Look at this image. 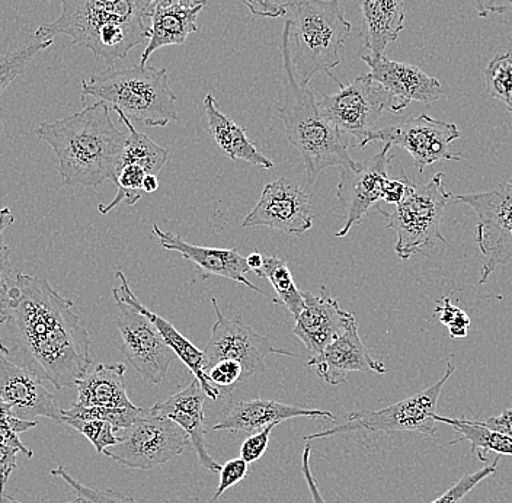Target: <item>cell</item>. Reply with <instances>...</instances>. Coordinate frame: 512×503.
I'll return each instance as SVG.
<instances>
[{"label": "cell", "instance_id": "obj_1", "mask_svg": "<svg viewBox=\"0 0 512 503\" xmlns=\"http://www.w3.org/2000/svg\"><path fill=\"white\" fill-rule=\"evenodd\" d=\"M73 306L44 278L19 272L0 320V352L59 392L92 365L91 336Z\"/></svg>", "mask_w": 512, "mask_h": 503}, {"label": "cell", "instance_id": "obj_2", "mask_svg": "<svg viewBox=\"0 0 512 503\" xmlns=\"http://www.w3.org/2000/svg\"><path fill=\"white\" fill-rule=\"evenodd\" d=\"M110 111L107 104L96 101L70 117L38 126V139L56 153L60 178L67 187L96 188L107 179L115 182L127 133L117 130Z\"/></svg>", "mask_w": 512, "mask_h": 503}, {"label": "cell", "instance_id": "obj_3", "mask_svg": "<svg viewBox=\"0 0 512 503\" xmlns=\"http://www.w3.org/2000/svg\"><path fill=\"white\" fill-rule=\"evenodd\" d=\"M152 0H62V14L56 21L35 31V41L54 40L67 35L72 46L92 51L96 59L114 69L134 47L149 38Z\"/></svg>", "mask_w": 512, "mask_h": 503}, {"label": "cell", "instance_id": "obj_4", "mask_svg": "<svg viewBox=\"0 0 512 503\" xmlns=\"http://www.w3.org/2000/svg\"><path fill=\"white\" fill-rule=\"evenodd\" d=\"M290 25L284 22L281 56L284 67V104L277 108L286 127L288 142L302 155L307 182L313 185L320 173L332 166H351L350 137L320 114L316 96L297 80L288 47Z\"/></svg>", "mask_w": 512, "mask_h": 503}, {"label": "cell", "instance_id": "obj_5", "mask_svg": "<svg viewBox=\"0 0 512 503\" xmlns=\"http://www.w3.org/2000/svg\"><path fill=\"white\" fill-rule=\"evenodd\" d=\"M284 6L294 75L307 86L316 73H328L341 64L351 24L339 0H287Z\"/></svg>", "mask_w": 512, "mask_h": 503}, {"label": "cell", "instance_id": "obj_6", "mask_svg": "<svg viewBox=\"0 0 512 503\" xmlns=\"http://www.w3.org/2000/svg\"><path fill=\"white\" fill-rule=\"evenodd\" d=\"M94 98L110 110L126 115L131 123L144 127H165L178 121L176 96L169 88L168 69L136 64L82 80V99Z\"/></svg>", "mask_w": 512, "mask_h": 503}, {"label": "cell", "instance_id": "obj_7", "mask_svg": "<svg viewBox=\"0 0 512 503\" xmlns=\"http://www.w3.org/2000/svg\"><path fill=\"white\" fill-rule=\"evenodd\" d=\"M451 200L453 194L444 185V173H435L427 184L418 185L412 181L405 198L392 213L379 208L380 214L389 217L387 229L395 230V252L402 261H408L418 253L427 255L435 248L437 240L448 245L440 227L446 205Z\"/></svg>", "mask_w": 512, "mask_h": 503}, {"label": "cell", "instance_id": "obj_8", "mask_svg": "<svg viewBox=\"0 0 512 503\" xmlns=\"http://www.w3.org/2000/svg\"><path fill=\"white\" fill-rule=\"evenodd\" d=\"M454 371H456V367L453 362L448 361L446 374L428 389L421 390L414 396L406 397V399L384 409L374 410V412H367V410L352 412L342 424L307 435L304 440H320V438H331L335 435L357 431L373 432V434L374 432H384V434L415 432L424 437L435 438L438 429V422L435 421L438 400H440L443 387L453 376Z\"/></svg>", "mask_w": 512, "mask_h": 503}, {"label": "cell", "instance_id": "obj_9", "mask_svg": "<svg viewBox=\"0 0 512 503\" xmlns=\"http://www.w3.org/2000/svg\"><path fill=\"white\" fill-rule=\"evenodd\" d=\"M124 431L120 442L108 447L104 454L128 469H155L181 456L191 445L181 426L152 408L142 409L134 424Z\"/></svg>", "mask_w": 512, "mask_h": 503}, {"label": "cell", "instance_id": "obj_10", "mask_svg": "<svg viewBox=\"0 0 512 503\" xmlns=\"http://www.w3.org/2000/svg\"><path fill=\"white\" fill-rule=\"evenodd\" d=\"M328 75L338 83L339 89L318 102L320 114L342 133L357 139L358 149H364L368 137L379 128L377 124L384 111H395V101L368 73L358 76L348 85L339 82L332 73Z\"/></svg>", "mask_w": 512, "mask_h": 503}, {"label": "cell", "instance_id": "obj_11", "mask_svg": "<svg viewBox=\"0 0 512 503\" xmlns=\"http://www.w3.org/2000/svg\"><path fill=\"white\" fill-rule=\"evenodd\" d=\"M453 201L469 205L478 216L476 245L483 255L479 284H485L496 268L512 262V182L482 194L453 195Z\"/></svg>", "mask_w": 512, "mask_h": 503}, {"label": "cell", "instance_id": "obj_12", "mask_svg": "<svg viewBox=\"0 0 512 503\" xmlns=\"http://www.w3.org/2000/svg\"><path fill=\"white\" fill-rule=\"evenodd\" d=\"M211 304L216 312V322L203 351L204 371L222 360L238 361L243 368V380H246L267 370L265 358L270 355L296 357L286 349L274 348L267 336L259 335L251 326L243 323L242 317L229 319L224 316L216 299L211 300Z\"/></svg>", "mask_w": 512, "mask_h": 503}, {"label": "cell", "instance_id": "obj_13", "mask_svg": "<svg viewBox=\"0 0 512 503\" xmlns=\"http://www.w3.org/2000/svg\"><path fill=\"white\" fill-rule=\"evenodd\" d=\"M460 130L456 124L435 120L430 115L409 118L402 123L377 128L367 144L382 142L390 146L402 147L414 159L419 173L432 163L443 160H463L459 153L450 150V144L459 139Z\"/></svg>", "mask_w": 512, "mask_h": 503}, {"label": "cell", "instance_id": "obj_14", "mask_svg": "<svg viewBox=\"0 0 512 503\" xmlns=\"http://www.w3.org/2000/svg\"><path fill=\"white\" fill-rule=\"evenodd\" d=\"M114 294V293H112ZM117 317L115 325L123 338L121 351L126 355L134 370L150 384H160L165 380L169 367L176 360V355L156 326L114 294Z\"/></svg>", "mask_w": 512, "mask_h": 503}, {"label": "cell", "instance_id": "obj_15", "mask_svg": "<svg viewBox=\"0 0 512 503\" xmlns=\"http://www.w3.org/2000/svg\"><path fill=\"white\" fill-rule=\"evenodd\" d=\"M390 147L384 144L383 149L366 162H354L342 168L336 195L345 208V224L335 233L336 237L347 236L352 227L367 216L368 210L382 200L384 184L390 178L392 162L396 159L395 155H389Z\"/></svg>", "mask_w": 512, "mask_h": 503}, {"label": "cell", "instance_id": "obj_16", "mask_svg": "<svg viewBox=\"0 0 512 503\" xmlns=\"http://www.w3.org/2000/svg\"><path fill=\"white\" fill-rule=\"evenodd\" d=\"M312 226L309 195L286 178L275 179L264 188L258 204L242 223V229L270 227L290 235H302Z\"/></svg>", "mask_w": 512, "mask_h": 503}, {"label": "cell", "instance_id": "obj_17", "mask_svg": "<svg viewBox=\"0 0 512 503\" xmlns=\"http://www.w3.org/2000/svg\"><path fill=\"white\" fill-rule=\"evenodd\" d=\"M40 377L9 361L0 352V400L11 406L12 415L24 421L51 419L62 424V410Z\"/></svg>", "mask_w": 512, "mask_h": 503}, {"label": "cell", "instance_id": "obj_18", "mask_svg": "<svg viewBox=\"0 0 512 503\" xmlns=\"http://www.w3.org/2000/svg\"><path fill=\"white\" fill-rule=\"evenodd\" d=\"M367 64L374 82L392 95L395 101V114L409 107L411 102L432 104L443 95L440 80L422 72L419 67L408 63L393 62L387 57H374L371 54L361 57Z\"/></svg>", "mask_w": 512, "mask_h": 503}, {"label": "cell", "instance_id": "obj_19", "mask_svg": "<svg viewBox=\"0 0 512 503\" xmlns=\"http://www.w3.org/2000/svg\"><path fill=\"white\" fill-rule=\"evenodd\" d=\"M306 367L315 370L316 374L331 386L347 383L348 374L355 371H373L376 374H386L389 371L383 362L371 357L366 345L361 341L355 317L338 338L326 346L319 355L310 358Z\"/></svg>", "mask_w": 512, "mask_h": 503}, {"label": "cell", "instance_id": "obj_20", "mask_svg": "<svg viewBox=\"0 0 512 503\" xmlns=\"http://www.w3.org/2000/svg\"><path fill=\"white\" fill-rule=\"evenodd\" d=\"M302 294L304 307L291 333L306 345L312 357H316L347 329L355 316L341 309L326 287H322L320 296H313L309 291H302Z\"/></svg>", "mask_w": 512, "mask_h": 503}, {"label": "cell", "instance_id": "obj_21", "mask_svg": "<svg viewBox=\"0 0 512 503\" xmlns=\"http://www.w3.org/2000/svg\"><path fill=\"white\" fill-rule=\"evenodd\" d=\"M206 399L207 394L201 389L200 381L194 378L185 389L172 394L163 402L156 403L152 410L181 426L187 432L192 450L197 454L201 466L210 473H219L222 464L210 456L206 442Z\"/></svg>", "mask_w": 512, "mask_h": 503}, {"label": "cell", "instance_id": "obj_22", "mask_svg": "<svg viewBox=\"0 0 512 503\" xmlns=\"http://www.w3.org/2000/svg\"><path fill=\"white\" fill-rule=\"evenodd\" d=\"M153 235L158 237L163 249L178 252L187 261L192 262L195 267L200 269L204 278L211 277V275L227 278V280L245 285L256 293L268 297L246 278V274H249L251 269L246 264V258L240 255L238 249L206 248V246L191 245L176 233L163 232L156 223L153 224Z\"/></svg>", "mask_w": 512, "mask_h": 503}, {"label": "cell", "instance_id": "obj_23", "mask_svg": "<svg viewBox=\"0 0 512 503\" xmlns=\"http://www.w3.org/2000/svg\"><path fill=\"white\" fill-rule=\"evenodd\" d=\"M293 418H326L336 421L329 410L307 409L275 400H239L227 406L213 431L256 432L268 425H280Z\"/></svg>", "mask_w": 512, "mask_h": 503}, {"label": "cell", "instance_id": "obj_24", "mask_svg": "<svg viewBox=\"0 0 512 503\" xmlns=\"http://www.w3.org/2000/svg\"><path fill=\"white\" fill-rule=\"evenodd\" d=\"M117 277L118 280H120V287H115L114 290H112V293L117 294L121 300L126 301L127 304H130L131 307H134V309H136L137 312L142 313L143 316H146L147 319L156 326V329H158L163 341H165L166 345L174 351L176 358H179V360L184 362V364L187 365V368H190L194 377L200 381L201 389H203L204 393L207 394L208 399H219L220 390L208 381L206 371H204L203 351H200L197 346L188 341L182 333L176 331L175 326L172 325L171 322H168V320L163 319V317L156 315L152 310L143 306L139 299L134 296L133 291H131L130 284H128L126 275H124L123 271H118Z\"/></svg>", "mask_w": 512, "mask_h": 503}, {"label": "cell", "instance_id": "obj_25", "mask_svg": "<svg viewBox=\"0 0 512 503\" xmlns=\"http://www.w3.org/2000/svg\"><path fill=\"white\" fill-rule=\"evenodd\" d=\"M206 2L200 5H150L149 11V43L144 48L140 64H146L153 53L159 48L169 46H182L190 34L198 31V14L203 11Z\"/></svg>", "mask_w": 512, "mask_h": 503}, {"label": "cell", "instance_id": "obj_26", "mask_svg": "<svg viewBox=\"0 0 512 503\" xmlns=\"http://www.w3.org/2000/svg\"><path fill=\"white\" fill-rule=\"evenodd\" d=\"M361 44L371 56L382 57L405 28V0H360Z\"/></svg>", "mask_w": 512, "mask_h": 503}, {"label": "cell", "instance_id": "obj_27", "mask_svg": "<svg viewBox=\"0 0 512 503\" xmlns=\"http://www.w3.org/2000/svg\"><path fill=\"white\" fill-rule=\"evenodd\" d=\"M127 367L117 364L96 365L91 373L76 381L78 399L76 405L85 408H134L127 394Z\"/></svg>", "mask_w": 512, "mask_h": 503}, {"label": "cell", "instance_id": "obj_28", "mask_svg": "<svg viewBox=\"0 0 512 503\" xmlns=\"http://www.w3.org/2000/svg\"><path fill=\"white\" fill-rule=\"evenodd\" d=\"M204 111L211 137L223 155L232 160H243L256 168H274V162L248 139L245 128L240 127L219 110L213 95L208 94L204 99Z\"/></svg>", "mask_w": 512, "mask_h": 503}, {"label": "cell", "instance_id": "obj_29", "mask_svg": "<svg viewBox=\"0 0 512 503\" xmlns=\"http://www.w3.org/2000/svg\"><path fill=\"white\" fill-rule=\"evenodd\" d=\"M435 421L438 424L450 425L454 431L459 432V440L451 441L450 445L463 441L470 442L473 456L478 457L482 463H488V454L491 453H495L496 456L512 457V438L491 431L486 426L480 425L479 421H470L467 418H446L438 413Z\"/></svg>", "mask_w": 512, "mask_h": 503}, {"label": "cell", "instance_id": "obj_30", "mask_svg": "<svg viewBox=\"0 0 512 503\" xmlns=\"http://www.w3.org/2000/svg\"><path fill=\"white\" fill-rule=\"evenodd\" d=\"M117 114L121 123L127 127V142L123 153H121L118 171H120L121 166L134 163V165L142 166L147 175L158 176V173L168 162V150L152 142L146 134L140 133L126 115L121 114V112H117Z\"/></svg>", "mask_w": 512, "mask_h": 503}, {"label": "cell", "instance_id": "obj_31", "mask_svg": "<svg viewBox=\"0 0 512 503\" xmlns=\"http://www.w3.org/2000/svg\"><path fill=\"white\" fill-rule=\"evenodd\" d=\"M255 274L268 280V283L274 288L275 294H277V299L272 300L274 303L283 304L294 319L302 313L303 294L294 283L293 274L284 259L267 256L264 258V265Z\"/></svg>", "mask_w": 512, "mask_h": 503}, {"label": "cell", "instance_id": "obj_32", "mask_svg": "<svg viewBox=\"0 0 512 503\" xmlns=\"http://www.w3.org/2000/svg\"><path fill=\"white\" fill-rule=\"evenodd\" d=\"M489 95L502 102L512 115V51L499 54L485 69Z\"/></svg>", "mask_w": 512, "mask_h": 503}, {"label": "cell", "instance_id": "obj_33", "mask_svg": "<svg viewBox=\"0 0 512 503\" xmlns=\"http://www.w3.org/2000/svg\"><path fill=\"white\" fill-rule=\"evenodd\" d=\"M140 412H142V409L137 408V406L123 409L85 408V406L73 403L72 408L62 410V416L63 418L82 419V421L98 419V421L108 422V424L114 426L115 431H118V429H127L128 426L133 425Z\"/></svg>", "mask_w": 512, "mask_h": 503}, {"label": "cell", "instance_id": "obj_34", "mask_svg": "<svg viewBox=\"0 0 512 503\" xmlns=\"http://www.w3.org/2000/svg\"><path fill=\"white\" fill-rule=\"evenodd\" d=\"M53 43L54 40L37 41V43L31 44V46L21 48V50H16L11 54H6L3 59H0V95L6 91V88L18 76L25 72L28 64L37 57V54L53 46Z\"/></svg>", "mask_w": 512, "mask_h": 503}, {"label": "cell", "instance_id": "obj_35", "mask_svg": "<svg viewBox=\"0 0 512 503\" xmlns=\"http://www.w3.org/2000/svg\"><path fill=\"white\" fill-rule=\"evenodd\" d=\"M51 474L60 477L69 485V488L75 492L76 503H137L131 496L115 492L112 489H92L80 483L70 474L69 469L59 466L51 470Z\"/></svg>", "mask_w": 512, "mask_h": 503}, {"label": "cell", "instance_id": "obj_36", "mask_svg": "<svg viewBox=\"0 0 512 503\" xmlns=\"http://www.w3.org/2000/svg\"><path fill=\"white\" fill-rule=\"evenodd\" d=\"M15 217L8 207L0 208V320L9 303V293L15 284L12 278L11 251L5 242V230L14 224Z\"/></svg>", "mask_w": 512, "mask_h": 503}, {"label": "cell", "instance_id": "obj_37", "mask_svg": "<svg viewBox=\"0 0 512 503\" xmlns=\"http://www.w3.org/2000/svg\"><path fill=\"white\" fill-rule=\"evenodd\" d=\"M62 424L70 426V428L78 431L80 435L88 438L98 454H104L108 447L118 444L121 440L120 437H115L114 426L105 421H98V419L82 421V419L63 418L62 416Z\"/></svg>", "mask_w": 512, "mask_h": 503}, {"label": "cell", "instance_id": "obj_38", "mask_svg": "<svg viewBox=\"0 0 512 503\" xmlns=\"http://www.w3.org/2000/svg\"><path fill=\"white\" fill-rule=\"evenodd\" d=\"M496 461L491 466H485L483 469L478 470L475 473H466L459 480V482L454 483L447 492H444L440 498L435 499L434 502L431 503H459L472 492L476 486L479 485L483 480L488 479V477L494 476V474L498 473V467H496Z\"/></svg>", "mask_w": 512, "mask_h": 503}, {"label": "cell", "instance_id": "obj_39", "mask_svg": "<svg viewBox=\"0 0 512 503\" xmlns=\"http://www.w3.org/2000/svg\"><path fill=\"white\" fill-rule=\"evenodd\" d=\"M435 315L443 325L448 326L451 338H466L470 328V319L463 310L453 306L451 296L443 297V306H437Z\"/></svg>", "mask_w": 512, "mask_h": 503}, {"label": "cell", "instance_id": "obj_40", "mask_svg": "<svg viewBox=\"0 0 512 503\" xmlns=\"http://www.w3.org/2000/svg\"><path fill=\"white\" fill-rule=\"evenodd\" d=\"M206 376L208 381L217 389H220V387L229 389L233 384L243 380V368L238 361L222 360L216 362L210 370H207Z\"/></svg>", "mask_w": 512, "mask_h": 503}, {"label": "cell", "instance_id": "obj_41", "mask_svg": "<svg viewBox=\"0 0 512 503\" xmlns=\"http://www.w3.org/2000/svg\"><path fill=\"white\" fill-rule=\"evenodd\" d=\"M220 483L211 502H216L226 490L235 488L249 474V464L242 458H233L227 461L220 469Z\"/></svg>", "mask_w": 512, "mask_h": 503}, {"label": "cell", "instance_id": "obj_42", "mask_svg": "<svg viewBox=\"0 0 512 503\" xmlns=\"http://www.w3.org/2000/svg\"><path fill=\"white\" fill-rule=\"evenodd\" d=\"M275 426L278 425L265 426V428L256 431L251 437L246 438L240 445V458L248 464H254L255 461L264 456L268 444H270L271 432L274 431Z\"/></svg>", "mask_w": 512, "mask_h": 503}, {"label": "cell", "instance_id": "obj_43", "mask_svg": "<svg viewBox=\"0 0 512 503\" xmlns=\"http://www.w3.org/2000/svg\"><path fill=\"white\" fill-rule=\"evenodd\" d=\"M399 178H389L384 184L382 200L390 205H398L405 198L406 192L411 187L412 181L406 176L400 166Z\"/></svg>", "mask_w": 512, "mask_h": 503}, {"label": "cell", "instance_id": "obj_44", "mask_svg": "<svg viewBox=\"0 0 512 503\" xmlns=\"http://www.w3.org/2000/svg\"><path fill=\"white\" fill-rule=\"evenodd\" d=\"M249 11L258 18L278 19L286 16V6L278 0H242Z\"/></svg>", "mask_w": 512, "mask_h": 503}, {"label": "cell", "instance_id": "obj_45", "mask_svg": "<svg viewBox=\"0 0 512 503\" xmlns=\"http://www.w3.org/2000/svg\"><path fill=\"white\" fill-rule=\"evenodd\" d=\"M310 451H312V445L307 442V444L304 445L302 456V473L304 480H306L307 488H309L310 496H312V503H326L325 498H323L322 493H320L318 483H316L315 477H313L312 470H310Z\"/></svg>", "mask_w": 512, "mask_h": 503}, {"label": "cell", "instance_id": "obj_46", "mask_svg": "<svg viewBox=\"0 0 512 503\" xmlns=\"http://www.w3.org/2000/svg\"><path fill=\"white\" fill-rule=\"evenodd\" d=\"M19 451L15 448L0 444V492H5L9 476L16 469V456Z\"/></svg>", "mask_w": 512, "mask_h": 503}, {"label": "cell", "instance_id": "obj_47", "mask_svg": "<svg viewBox=\"0 0 512 503\" xmlns=\"http://www.w3.org/2000/svg\"><path fill=\"white\" fill-rule=\"evenodd\" d=\"M479 424L486 426L491 431L498 432V434L505 435V437L512 438V408L505 409L501 415L489 418L488 421H479Z\"/></svg>", "mask_w": 512, "mask_h": 503}, {"label": "cell", "instance_id": "obj_48", "mask_svg": "<svg viewBox=\"0 0 512 503\" xmlns=\"http://www.w3.org/2000/svg\"><path fill=\"white\" fill-rule=\"evenodd\" d=\"M480 18H486L489 14L502 15L512 12V0H482L478 8Z\"/></svg>", "mask_w": 512, "mask_h": 503}, {"label": "cell", "instance_id": "obj_49", "mask_svg": "<svg viewBox=\"0 0 512 503\" xmlns=\"http://www.w3.org/2000/svg\"><path fill=\"white\" fill-rule=\"evenodd\" d=\"M206 2V0H152V5H160V6H169V5H179V6H187V8H192V6L200 5V3Z\"/></svg>", "mask_w": 512, "mask_h": 503}, {"label": "cell", "instance_id": "obj_50", "mask_svg": "<svg viewBox=\"0 0 512 503\" xmlns=\"http://www.w3.org/2000/svg\"><path fill=\"white\" fill-rule=\"evenodd\" d=\"M159 182L158 176L156 175H146L144 176V181L142 185V191L146 192V194H153V192L158 191Z\"/></svg>", "mask_w": 512, "mask_h": 503}, {"label": "cell", "instance_id": "obj_51", "mask_svg": "<svg viewBox=\"0 0 512 503\" xmlns=\"http://www.w3.org/2000/svg\"><path fill=\"white\" fill-rule=\"evenodd\" d=\"M246 264L252 272L259 271L264 265V256L259 252H252L251 255L246 258Z\"/></svg>", "mask_w": 512, "mask_h": 503}, {"label": "cell", "instance_id": "obj_52", "mask_svg": "<svg viewBox=\"0 0 512 503\" xmlns=\"http://www.w3.org/2000/svg\"><path fill=\"white\" fill-rule=\"evenodd\" d=\"M12 415V409L11 406L6 405V403H3L2 400H0V422L6 421V419L11 418Z\"/></svg>", "mask_w": 512, "mask_h": 503}, {"label": "cell", "instance_id": "obj_53", "mask_svg": "<svg viewBox=\"0 0 512 503\" xmlns=\"http://www.w3.org/2000/svg\"><path fill=\"white\" fill-rule=\"evenodd\" d=\"M0 503H22V502H19L18 499L14 498V496L6 495L5 492H0Z\"/></svg>", "mask_w": 512, "mask_h": 503}, {"label": "cell", "instance_id": "obj_54", "mask_svg": "<svg viewBox=\"0 0 512 503\" xmlns=\"http://www.w3.org/2000/svg\"><path fill=\"white\" fill-rule=\"evenodd\" d=\"M475 2H476V6H478V8H479L480 3H482V0H475Z\"/></svg>", "mask_w": 512, "mask_h": 503}, {"label": "cell", "instance_id": "obj_55", "mask_svg": "<svg viewBox=\"0 0 512 503\" xmlns=\"http://www.w3.org/2000/svg\"><path fill=\"white\" fill-rule=\"evenodd\" d=\"M0 133H2V121H0Z\"/></svg>", "mask_w": 512, "mask_h": 503}, {"label": "cell", "instance_id": "obj_56", "mask_svg": "<svg viewBox=\"0 0 512 503\" xmlns=\"http://www.w3.org/2000/svg\"><path fill=\"white\" fill-rule=\"evenodd\" d=\"M67 503H76V502H75V501H73V502H67Z\"/></svg>", "mask_w": 512, "mask_h": 503}]
</instances>
